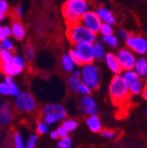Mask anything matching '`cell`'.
Here are the masks:
<instances>
[{"label":"cell","instance_id":"cell-1","mask_svg":"<svg viewBox=\"0 0 147 148\" xmlns=\"http://www.w3.org/2000/svg\"><path fill=\"white\" fill-rule=\"evenodd\" d=\"M108 92L113 104L118 107L127 104L131 95L122 74H116L113 76L109 83Z\"/></svg>","mask_w":147,"mask_h":148},{"label":"cell","instance_id":"cell-2","mask_svg":"<svg viewBox=\"0 0 147 148\" xmlns=\"http://www.w3.org/2000/svg\"><path fill=\"white\" fill-rule=\"evenodd\" d=\"M88 11L86 0H67L63 5V15L67 25L80 22L83 15Z\"/></svg>","mask_w":147,"mask_h":148},{"label":"cell","instance_id":"cell-3","mask_svg":"<svg viewBox=\"0 0 147 148\" xmlns=\"http://www.w3.org/2000/svg\"><path fill=\"white\" fill-rule=\"evenodd\" d=\"M66 35L68 40L74 45L80 43L94 44L96 42V34L88 30L80 22L67 25Z\"/></svg>","mask_w":147,"mask_h":148},{"label":"cell","instance_id":"cell-4","mask_svg":"<svg viewBox=\"0 0 147 148\" xmlns=\"http://www.w3.org/2000/svg\"><path fill=\"white\" fill-rule=\"evenodd\" d=\"M82 81L92 90H97L101 84L100 70L94 64H84L81 70Z\"/></svg>","mask_w":147,"mask_h":148},{"label":"cell","instance_id":"cell-5","mask_svg":"<svg viewBox=\"0 0 147 148\" xmlns=\"http://www.w3.org/2000/svg\"><path fill=\"white\" fill-rule=\"evenodd\" d=\"M122 74L126 83L128 84L131 94L132 95H140L144 86L142 77H140L134 70L123 71Z\"/></svg>","mask_w":147,"mask_h":148},{"label":"cell","instance_id":"cell-6","mask_svg":"<svg viewBox=\"0 0 147 148\" xmlns=\"http://www.w3.org/2000/svg\"><path fill=\"white\" fill-rule=\"evenodd\" d=\"M126 47L137 55L144 56L147 53V39L142 34H131L125 41Z\"/></svg>","mask_w":147,"mask_h":148},{"label":"cell","instance_id":"cell-7","mask_svg":"<svg viewBox=\"0 0 147 148\" xmlns=\"http://www.w3.org/2000/svg\"><path fill=\"white\" fill-rule=\"evenodd\" d=\"M14 105L17 109L23 112H34L37 108V104L34 96L27 92H21L16 95Z\"/></svg>","mask_w":147,"mask_h":148},{"label":"cell","instance_id":"cell-8","mask_svg":"<svg viewBox=\"0 0 147 148\" xmlns=\"http://www.w3.org/2000/svg\"><path fill=\"white\" fill-rule=\"evenodd\" d=\"M116 57L123 71H130L134 69L137 61L136 54L127 47L120 49L116 53Z\"/></svg>","mask_w":147,"mask_h":148},{"label":"cell","instance_id":"cell-9","mask_svg":"<svg viewBox=\"0 0 147 148\" xmlns=\"http://www.w3.org/2000/svg\"><path fill=\"white\" fill-rule=\"evenodd\" d=\"M80 23L85 26L88 30L94 34H98L101 21L99 16L97 15L96 12L94 11H87L80 20Z\"/></svg>","mask_w":147,"mask_h":148},{"label":"cell","instance_id":"cell-10","mask_svg":"<svg viewBox=\"0 0 147 148\" xmlns=\"http://www.w3.org/2000/svg\"><path fill=\"white\" fill-rule=\"evenodd\" d=\"M75 49L77 50L79 58L82 61L83 65L93 64L95 60V55L94 51V45L91 43H80L75 45Z\"/></svg>","mask_w":147,"mask_h":148},{"label":"cell","instance_id":"cell-11","mask_svg":"<svg viewBox=\"0 0 147 148\" xmlns=\"http://www.w3.org/2000/svg\"><path fill=\"white\" fill-rule=\"evenodd\" d=\"M79 107L82 113L86 116H97L99 113V108L94 98L90 95H83L80 100Z\"/></svg>","mask_w":147,"mask_h":148},{"label":"cell","instance_id":"cell-12","mask_svg":"<svg viewBox=\"0 0 147 148\" xmlns=\"http://www.w3.org/2000/svg\"><path fill=\"white\" fill-rule=\"evenodd\" d=\"M104 61L108 67V69L111 71L115 75L116 74H122L123 70L120 64V62L116 57V54L108 52L105 55L104 57Z\"/></svg>","mask_w":147,"mask_h":148},{"label":"cell","instance_id":"cell-13","mask_svg":"<svg viewBox=\"0 0 147 148\" xmlns=\"http://www.w3.org/2000/svg\"><path fill=\"white\" fill-rule=\"evenodd\" d=\"M45 115H52L56 116L57 120H64L66 118L67 114L65 108L60 104H48L43 108Z\"/></svg>","mask_w":147,"mask_h":148},{"label":"cell","instance_id":"cell-14","mask_svg":"<svg viewBox=\"0 0 147 148\" xmlns=\"http://www.w3.org/2000/svg\"><path fill=\"white\" fill-rule=\"evenodd\" d=\"M96 13L99 16L101 23H106L113 26L116 23V18L114 12L105 6L99 7L96 11Z\"/></svg>","mask_w":147,"mask_h":148},{"label":"cell","instance_id":"cell-15","mask_svg":"<svg viewBox=\"0 0 147 148\" xmlns=\"http://www.w3.org/2000/svg\"><path fill=\"white\" fill-rule=\"evenodd\" d=\"M12 108L8 101H3L0 103V123L2 124H8L12 120Z\"/></svg>","mask_w":147,"mask_h":148},{"label":"cell","instance_id":"cell-16","mask_svg":"<svg viewBox=\"0 0 147 148\" xmlns=\"http://www.w3.org/2000/svg\"><path fill=\"white\" fill-rule=\"evenodd\" d=\"M86 125L90 131L94 133L101 132L102 130V124L98 116H89L86 118Z\"/></svg>","mask_w":147,"mask_h":148},{"label":"cell","instance_id":"cell-17","mask_svg":"<svg viewBox=\"0 0 147 148\" xmlns=\"http://www.w3.org/2000/svg\"><path fill=\"white\" fill-rule=\"evenodd\" d=\"M11 32H12V34L14 36V38L16 40L21 41L24 38L25 29H24V27L22 26V24L21 23V21L18 20V18L13 20L12 28H11Z\"/></svg>","mask_w":147,"mask_h":148},{"label":"cell","instance_id":"cell-18","mask_svg":"<svg viewBox=\"0 0 147 148\" xmlns=\"http://www.w3.org/2000/svg\"><path fill=\"white\" fill-rule=\"evenodd\" d=\"M140 77L147 76V59L144 57L137 58L134 69H133Z\"/></svg>","mask_w":147,"mask_h":148},{"label":"cell","instance_id":"cell-19","mask_svg":"<svg viewBox=\"0 0 147 148\" xmlns=\"http://www.w3.org/2000/svg\"><path fill=\"white\" fill-rule=\"evenodd\" d=\"M101 42L104 45H107L111 49H117L120 44L119 38L115 34L101 36Z\"/></svg>","mask_w":147,"mask_h":148},{"label":"cell","instance_id":"cell-20","mask_svg":"<svg viewBox=\"0 0 147 148\" xmlns=\"http://www.w3.org/2000/svg\"><path fill=\"white\" fill-rule=\"evenodd\" d=\"M21 69L19 68L18 66H16L12 62L7 63V64H4L3 67H2V71L5 74L6 76H14V75H18L21 72Z\"/></svg>","mask_w":147,"mask_h":148},{"label":"cell","instance_id":"cell-21","mask_svg":"<svg viewBox=\"0 0 147 148\" xmlns=\"http://www.w3.org/2000/svg\"><path fill=\"white\" fill-rule=\"evenodd\" d=\"M94 55H95V59H104L106 53V49L104 44L101 42H95L94 44Z\"/></svg>","mask_w":147,"mask_h":148},{"label":"cell","instance_id":"cell-22","mask_svg":"<svg viewBox=\"0 0 147 148\" xmlns=\"http://www.w3.org/2000/svg\"><path fill=\"white\" fill-rule=\"evenodd\" d=\"M62 65H63V68L68 72L74 71L75 64H74V62L72 61V59L70 58L69 54L68 55H64L62 57Z\"/></svg>","mask_w":147,"mask_h":148},{"label":"cell","instance_id":"cell-23","mask_svg":"<svg viewBox=\"0 0 147 148\" xmlns=\"http://www.w3.org/2000/svg\"><path fill=\"white\" fill-rule=\"evenodd\" d=\"M68 84H69V86L70 87L71 90H73L76 92H79V88H80L81 85L83 84V81H82V79H80V78L71 76L68 79Z\"/></svg>","mask_w":147,"mask_h":148},{"label":"cell","instance_id":"cell-24","mask_svg":"<svg viewBox=\"0 0 147 148\" xmlns=\"http://www.w3.org/2000/svg\"><path fill=\"white\" fill-rule=\"evenodd\" d=\"M114 26L113 25H109L106 23H101L99 33L101 34V36L104 35H109V34H114Z\"/></svg>","mask_w":147,"mask_h":148},{"label":"cell","instance_id":"cell-25","mask_svg":"<svg viewBox=\"0 0 147 148\" xmlns=\"http://www.w3.org/2000/svg\"><path fill=\"white\" fill-rule=\"evenodd\" d=\"M61 126H63L68 132H73L78 127V122L75 121V120H73V119H68V120L64 121L62 123Z\"/></svg>","mask_w":147,"mask_h":148},{"label":"cell","instance_id":"cell-26","mask_svg":"<svg viewBox=\"0 0 147 148\" xmlns=\"http://www.w3.org/2000/svg\"><path fill=\"white\" fill-rule=\"evenodd\" d=\"M24 56H25V58L27 61L31 62L34 59V49L32 45L27 44L26 45L25 49H24Z\"/></svg>","mask_w":147,"mask_h":148},{"label":"cell","instance_id":"cell-27","mask_svg":"<svg viewBox=\"0 0 147 148\" xmlns=\"http://www.w3.org/2000/svg\"><path fill=\"white\" fill-rule=\"evenodd\" d=\"M12 54L11 51L6 50V49H2L0 51V59L3 62V64H7L12 62Z\"/></svg>","mask_w":147,"mask_h":148},{"label":"cell","instance_id":"cell-28","mask_svg":"<svg viewBox=\"0 0 147 148\" xmlns=\"http://www.w3.org/2000/svg\"><path fill=\"white\" fill-rule=\"evenodd\" d=\"M69 56L70 57V58L72 59V61L74 62L75 64H77V65H83L82 61H81L79 56V54H78V52H77V50L75 49H70L69 51Z\"/></svg>","mask_w":147,"mask_h":148},{"label":"cell","instance_id":"cell-29","mask_svg":"<svg viewBox=\"0 0 147 148\" xmlns=\"http://www.w3.org/2000/svg\"><path fill=\"white\" fill-rule=\"evenodd\" d=\"M13 141H14L15 148H25L22 141V138L19 132H15V134L13 135Z\"/></svg>","mask_w":147,"mask_h":148},{"label":"cell","instance_id":"cell-30","mask_svg":"<svg viewBox=\"0 0 147 148\" xmlns=\"http://www.w3.org/2000/svg\"><path fill=\"white\" fill-rule=\"evenodd\" d=\"M71 139L70 138H62L58 143H57V148H70L71 146Z\"/></svg>","mask_w":147,"mask_h":148},{"label":"cell","instance_id":"cell-31","mask_svg":"<svg viewBox=\"0 0 147 148\" xmlns=\"http://www.w3.org/2000/svg\"><path fill=\"white\" fill-rule=\"evenodd\" d=\"M12 34L11 29L8 27H0V41H4L7 39V37Z\"/></svg>","mask_w":147,"mask_h":148},{"label":"cell","instance_id":"cell-32","mask_svg":"<svg viewBox=\"0 0 147 148\" xmlns=\"http://www.w3.org/2000/svg\"><path fill=\"white\" fill-rule=\"evenodd\" d=\"M101 134L103 138H107V139H112L116 137V132L112 130L109 129H103L101 131Z\"/></svg>","mask_w":147,"mask_h":148},{"label":"cell","instance_id":"cell-33","mask_svg":"<svg viewBox=\"0 0 147 148\" xmlns=\"http://www.w3.org/2000/svg\"><path fill=\"white\" fill-rule=\"evenodd\" d=\"M130 35H131V33L129 32L128 30L123 29V28H120L116 32V36L118 37V38H120L122 40H124V41H126Z\"/></svg>","mask_w":147,"mask_h":148},{"label":"cell","instance_id":"cell-34","mask_svg":"<svg viewBox=\"0 0 147 148\" xmlns=\"http://www.w3.org/2000/svg\"><path fill=\"white\" fill-rule=\"evenodd\" d=\"M47 130H48V128H47V124L44 123V122H40V123H38V124H37V127H36V131H37V132L39 133V134H44V133H46L47 132Z\"/></svg>","mask_w":147,"mask_h":148},{"label":"cell","instance_id":"cell-35","mask_svg":"<svg viewBox=\"0 0 147 148\" xmlns=\"http://www.w3.org/2000/svg\"><path fill=\"white\" fill-rule=\"evenodd\" d=\"M0 95H9V84L6 82H3L0 84Z\"/></svg>","mask_w":147,"mask_h":148},{"label":"cell","instance_id":"cell-36","mask_svg":"<svg viewBox=\"0 0 147 148\" xmlns=\"http://www.w3.org/2000/svg\"><path fill=\"white\" fill-rule=\"evenodd\" d=\"M36 141H37V136H36V135H32L28 138L27 143V145H26L25 148H34L35 144H36Z\"/></svg>","mask_w":147,"mask_h":148},{"label":"cell","instance_id":"cell-37","mask_svg":"<svg viewBox=\"0 0 147 148\" xmlns=\"http://www.w3.org/2000/svg\"><path fill=\"white\" fill-rule=\"evenodd\" d=\"M12 62L16 66H18L19 68H21V70H23V68H24V61H23V59L21 58H20V57H13Z\"/></svg>","mask_w":147,"mask_h":148},{"label":"cell","instance_id":"cell-38","mask_svg":"<svg viewBox=\"0 0 147 148\" xmlns=\"http://www.w3.org/2000/svg\"><path fill=\"white\" fill-rule=\"evenodd\" d=\"M19 88H18L17 85L14 83L9 84V95H12V96H16L19 94Z\"/></svg>","mask_w":147,"mask_h":148},{"label":"cell","instance_id":"cell-39","mask_svg":"<svg viewBox=\"0 0 147 148\" xmlns=\"http://www.w3.org/2000/svg\"><path fill=\"white\" fill-rule=\"evenodd\" d=\"M91 91H92V89L83 82V84L81 85V86L79 88V94H82L83 95H90Z\"/></svg>","mask_w":147,"mask_h":148},{"label":"cell","instance_id":"cell-40","mask_svg":"<svg viewBox=\"0 0 147 148\" xmlns=\"http://www.w3.org/2000/svg\"><path fill=\"white\" fill-rule=\"evenodd\" d=\"M1 45H2V48H3L4 49L9 50V51L13 50V44H12V42L10 40H8V39H5V40L2 41Z\"/></svg>","mask_w":147,"mask_h":148},{"label":"cell","instance_id":"cell-41","mask_svg":"<svg viewBox=\"0 0 147 148\" xmlns=\"http://www.w3.org/2000/svg\"><path fill=\"white\" fill-rule=\"evenodd\" d=\"M57 133L58 135V138H67L68 137V132L63 127V126H60L57 128Z\"/></svg>","mask_w":147,"mask_h":148},{"label":"cell","instance_id":"cell-42","mask_svg":"<svg viewBox=\"0 0 147 148\" xmlns=\"http://www.w3.org/2000/svg\"><path fill=\"white\" fill-rule=\"evenodd\" d=\"M57 117L52 116V115H45L44 117H43V121L47 124H52L55 122H57Z\"/></svg>","mask_w":147,"mask_h":148},{"label":"cell","instance_id":"cell-43","mask_svg":"<svg viewBox=\"0 0 147 148\" xmlns=\"http://www.w3.org/2000/svg\"><path fill=\"white\" fill-rule=\"evenodd\" d=\"M8 12V5L5 0H0V13L5 15Z\"/></svg>","mask_w":147,"mask_h":148},{"label":"cell","instance_id":"cell-44","mask_svg":"<svg viewBox=\"0 0 147 148\" xmlns=\"http://www.w3.org/2000/svg\"><path fill=\"white\" fill-rule=\"evenodd\" d=\"M141 94H142L143 98L147 101V83H145V85L144 86V88H143V91Z\"/></svg>","mask_w":147,"mask_h":148},{"label":"cell","instance_id":"cell-45","mask_svg":"<svg viewBox=\"0 0 147 148\" xmlns=\"http://www.w3.org/2000/svg\"><path fill=\"white\" fill-rule=\"evenodd\" d=\"M73 76H75L77 78H80L81 77V71L79 70H74L73 71Z\"/></svg>","mask_w":147,"mask_h":148},{"label":"cell","instance_id":"cell-46","mask_svg":"<svg viewBox=\"0 0 147 148\" xmlns=\"http://www.w3.org/2000/svg\"><path fill=\"white\" fill-rule=\"evenodd\" d=\"M16 14H17L18 17H21L22 15V8L21 6H19L16 9Z\"/></svg>","mask_w":147,"mask_h":148},{"label":"cell","instance_id":"cell-47","mask_svg":"<svg viewBox=\"0 0 147 148\" xmlns=\"http://www.w3.org/2000/svg\"><path fill=\"white\" fill-rule=\"evenodd\" d=\"M50 137H51V138H53V139H57V138H58V135H57V132L53 131V132H51V133H50Z\"/></svg>","mask_w":147,"mask_h":148},{"label":"cell","instance_id":"cell-48","mask_svg":"<svg viewBox=\"0 0 147 148\" xmlns=\"http://www.w3.org/2000/svg\"><path fill=\"white\" fill-rule=\"evenodd\" d=\"M5 82H6L7 84H12V83H13V81H12V76H6L5 77Z\"/></svg>","mask_w":147,"mask_h":148},{"label":"cell","instance_id":"cell-49","mask_svg":"<svg viewBox=\"0 0 147 148\" xmlns=\"http://www.w3.org/2000/svg\"><path fill=\"white\" fill-rule=\"evenodd\" d=\"M4 18H5V15H4V14H2V13H0V21H1Z\"/></svg>","mask_w":147,"mask_h":148},{"label":"cell","instance_id":"cell-50","mask_svg":"<svg viewBox=\"0 0 147 148\" xmlns=\"http://www.w3.org/2000/svg\"><path fill=\"white\" fill-rule=\"evenodd\" d=\"M3 62L1 61V59H0V70H2V67H3Z\"/></svg>","mask_w":147,"mask_h":148},{"label":"cell","instance_id":"cell-51","mask_svg":"<svg viewBox=\"0 0 147 148\" xmlns=\"http://www.w3.org/2000/svg\"><path fill=\"white\" fill-rule=\"evenodd\" d=\"M3 49V48H2V45H1V43H0V51H1Z\"/></svg>","mask_w":147,"mask_h":148},{"label":"cell","instance_id":"cell-52","mask_svg":"<svg viewBox=\"0 0 147 148\" xmlns=\"http://www.w3.org/2000/svg\"><path fill=\"white\" fill-rule=\"evenodd\" d=\"M145 115H146V117H147V108H146V109H145Z\"/></svg>","mask_w":147,"mask_h":148},{"label":"cell","instance_id":"cell-53","mask_svg":"<svg viewBox=\"0 0 147 148\" xmlns=\"http://www.w3.org/2000/svg\"><path fill=\"white\" fill-rule=\"evenodd\" d=\"M0 138H1V131H0Z\"/></svg>","mask_w":147,"mask_h":148},{"label":"cell","instance_id":"cell-54","mask_svg":"<svg viewBox=\"0 0 147 148\" xmlns=\"http://www.w3.org/2000/svg\"></svg>","mask_w":147,"mask_h":148}]
</instances>
